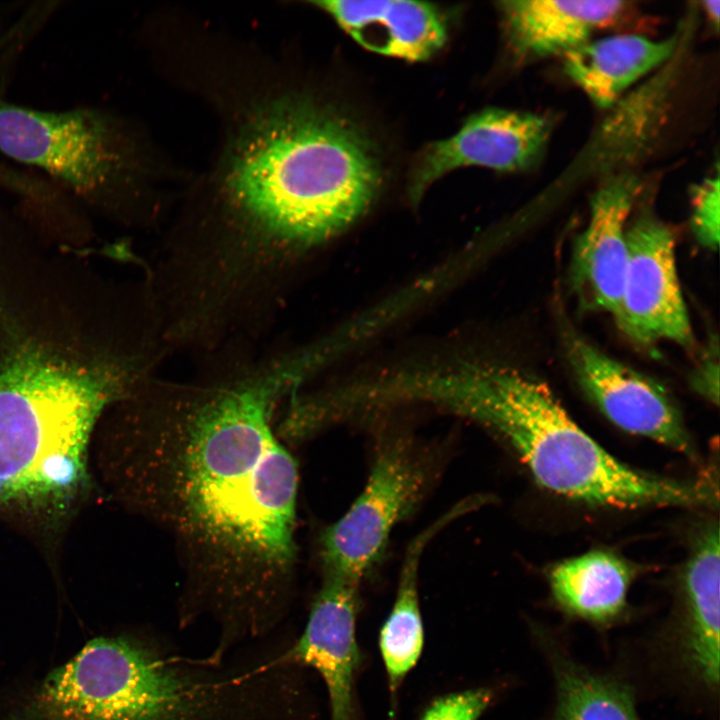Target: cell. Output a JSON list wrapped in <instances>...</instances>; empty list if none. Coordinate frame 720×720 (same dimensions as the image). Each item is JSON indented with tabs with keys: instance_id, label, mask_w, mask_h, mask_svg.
Returning <instances> with one entry per match:
<instances>
[{
	"instance_id": "cell-1",
	"label": "cell",
	"mask_w": 720,
	"mask_h": 720,
	"mask_svg": "<svg viewBox=\"0 0 720 720\" xmlns=\"http://www.w3.org/2000/svg\"><path fill=\"white\" fill-rule=\"evenodd\" d=\"M300 377L278 353L192 383L151 378L98 427L111 493L170 536L180 623L210 617L219 657L271 632L288 605L299 472L273 421Z\"/></svg>"
},
{
	"instance_id": "cell-2",
	"label": "cell",
	"mask_w": 720,
	"mask_h": 720,
	"mask_svg": "<svg viewBox=\"0 0 720 720\" xmlns=\"http://www.w3.org/2000/svg\"><path fill=\"white\" fill-rule=\"evenodd\" d=\"M380 183L376 151L348 117L303 97L269 105L231 155L225 231L184 259L192 287L213 308L243 314L277 291L291 256L358 219Z\"/></svg>"
},
{
	"instance_id": "cell-3",
	"label": "cell",
	"mask_w": 720,
	"mask_h": 720,
	"mask_svg": "<svg viewBox=\"0 0 720 720\" xmlns=\"http://www.w3.org/2000/svg\"><path fill=\"white\" fill-rule=\"evenodd\" d=\"M408 393L486 424L513 447L539 485L560 496L622 509L717 504L711 483L655 477L614 458L571 419L544 383L519 371L472 366L412 376Z\"/></svg>"
},
{
	"instance_id": "cell-4",
	"label": "cell",
	"mask_w": 720,
	"mask_h": 720,
	"mask_svg": "<svg viewBox=\"0 0 720 720\" xmlns=\"http://www.w3.org/2000/svg\"><path fill=\"white\" fill-rule=\"evenodd\" d=\"M111 394L79 383H0V515L44 533L89 488L91 443Z\"/></svg>"
},
{
	"instance_id": "cell-5",
	"label": "cell",
	"mask_w": 720,
	"mask_h": 720,
	"mask_svg": "<svg viewBox=\"0 0 720 720\" xmlns=\"http://www.w3.org/2000/svg\"><path fill=\"white\" fill-rule=\"evenodd\" d=\"M220 693L199 661L130 636L98 637L2 720H216Z\"/></svg>"
},
{
	"instance_id": "cell-6",
	"label": "cell",
	"mask_w": 720,
	"mask_h": 720,
	"mask_svg": "<svg viewBox=\"0 0 720 720\" xmlns=\"http://www.w3.org/2000/svg\"><path fill=\"white\" fill-rule=\"evenodd\" d=\"M0 152L31 168L85 212L124 218L137 158L121 119L95 105L42 109L0 92Z\"/></svg>"
},
{
	"instance_id": "cell-7",
	"label": "cell",
	"mask_w": 720,
	"mask_h": 720,
	"mask_svg": "<svg viewBox=\"0 0 720 720\" xmlns=\"http://www.w3.org/2000/svg\"><path fill=\"white\" fill-rule=\"evenodd\" d=\"M426 479L424 460L408 440L387 443L361 494L320 538L324 576L360 583L383 553L392 528L420 499Z\"/></svg>"
},
{
	"instance_id": "cell-8",
	"label": "cell",
	"mask_w": 720,
	"mask_h": 720,
	"mask_svg": "<svg viewBox=\"0 0 720 720\" xmlns=\"http://www.w3.org/2000/svg\"><path fill=\"white\" fill-rule=\"evenodd\" d=\"M627 263L617 325L634 342L692 348L695 337L680 288L672 230L646 210L627 226Z\"/></svg>"
},
{
	"instance_id": "cell-9",
	"label": "cell",
	"mask_w": 720,
	"mask_h": 720,
	"mask_svg": "<svg viewBox=\"0 0 720 720\" xmlns=\"http://www.w3.org/2000/svg\"><path fill=\"white\" fill-rule=\"evenodd\" d=\"M566 353L582 390L612 423L679 452L694 453L679 411L660 384L577 334L567 335Z\"/></svg>"
},
{
	"instance_id": "cell-10",
	"label": "cell",
	"mask_w": 720,
	"mask_h": 720,
	"mask_svg": "<svg viewBox=\"0 0 720 720\" xmlns=\"http://www.w3.org/2000/svg\"><path fill=\"white\" fill-rule=\"evenodd\" d=\"M552 131L544 115L487 108L470 116L453 136L430 144L417 160L409 181L414 201L452 170L481 166L520 171L542 157Z\"/></svg>"
},
{
	"instance_id": "cell-11",
	"label": "cell",
	"mask_w": 720,
	"mask_h": 720,
	"mask_svg": "<svg viewBox=\"0 0 720 720\" xmlns=\"http://www.w3.org/2000/svg\"><path fill=\"white\" fill-rule=\"evenodd\" d=\"M359 583L324 576L298 639L279 653L295 668L310 667L323 679L329 696L330 720H356L355 675L360 663L356 640Z\"/></svg>"
},
{
	"instance_id": "cell-12",
	"label": "cell",
	"mask_w": 720,
	"mask_h": 720,
	"mask_svg": "<svg viewBox=\"0 0 720 720\" xmlns=\"http://www.w3.org/2000/svg\"><path fill=\"white\" fill-rule=\"evenodd\" d=\"M631 174L613 176L594 193L590 217L577 238L570 267L584 306L620 315L627 263V220L639 192Z\"/></svg>"
},
{
	"instance_id": "cell-13",
	"label": "cell",
	"mask_w": 720,
	"mask_h": 720,
	"mask_svg": "<svg viewBox=\"0 0 720 720\" xmlns=\"http://www.w3.org/2000/svg\"><path fill=\"white\" fill-rule=\"evenodd\" d=\"M369 51L409 61L426 60L447 40L441 9L427 2L333 0L313 2Z\"/></svg>"
},
{
	"instance_id": "cell-14",
	"label": "cell",
	"mask_w": 720,
	"mask_h": 720,
	"mask_svg": "<svg viewBox=\"0 0 720 720\" xmlns=\"http://www.w3.org/2000/svg\"><path fill=\"white\" fill-rule=\"evenodd\" d=\"M619 0H506L498 3L505 36L518 60L564 55L615 23L627 10Z\"/></svg>"
},
{
	"instance_id": "cell-15",
	"label": "cell",
	"mask_w": 720,
	"mask_h": 720,
	"mask_svg": "<svg viewBox=\"0 0 720 720\" xmlns=\"http://www.w3.org/2000/svg\"><path fill=\"white\" fill-rule=\"evenodd\" d=\"M675 37L654 41L615 35L587 41L563 55L567 76L600 108L611 107L634 82L668 61Z\"/></svg>"
},
{
	"instance_id": "cell-16",
	"label": "cell",
	"mask_w": 720,
	"mask_h": 720,
	"mask_svg": "<svg viewBox=\"0 0 720 720\" xmlns=\"http://www.w3.org/2000/svg\"><path fill=\"white\" fill-rule=\"evenodd\" d=\"M719 578V528L715 524L698 539L684 575L688 654L698 676L712 687L719 682Z\"/></svg>"
},
{
	"instance_id": "cell-17",
	"label": "cell",
	"mask_w": 720,
	"mask_h": 720,
	"mask_svg": "<svg viewBox=\"0 0 720 720\" xmlns=\"http://www.w3.org/2000/svg\"><path fill=\"white\" fill-rule=\"evenodd\" d=\"M457 506L419 534L409 545L404 559L396 598L379 634V648L388 678L391 697L395 698L406 675L420 658L424 630L418 597V566L426 543L450 520L462 514Z\"/></svg>"
},
{
	"instance_id": "cell-18",
	"label": "cell",
	"mask_w": 720,
	"mask_h": 720,
	"mask_svg": "<svg viewBox=\"0 0 720 720\" xmlns=\"http://www.w3.org/2000/svg\"><path fill=\"white\" fill-rule=\"evenodd\" d=\"M631 576L628 564L615 554L591 551L556 566L550 584L556 600L569 612L603 622L622 611Z\"/></svg>"
},
{
	"instance_id": "cell-19",
	"label": "cell",
	"mask_w": 720,
	"mask_h": 720,
	"mask_svg": "<svg viewBox=\"0 0 720 720\" xmlns=\"http://www.w3.org/2000/svg\"><path fill=\"white\" fill-rule=\"evenodd\" d=\"M558 700L553 720H639L625 686L573 664L558 665Z\"/></svg>"
},
{
	"instance_id": "cell-20",
	"label": "cell",
	"mask_w": 720,
	"mask_h": 720,
	"mask_svg": "<svg viewBox=\"0 0 720 720\" xmlns=\"http://www.w3.org/2000/svg\"><path fill=\"white\" fill-rule=\"evenodd\" d=\"M691 228L705 248L716 249L720 231L719 176L708 177L691 190Z\"/></svg>"
},
{
	"instance_id": "cell-21",
	"label": "cell",
	"mask_w": 720,
	"mask_h": 720,
	"mask_svg": "<svg viewBox=\"0 0 720 720\" xmlns=\"http://www.w3.org/2000/svg\"><path fill=\"white\" fill-rule=\"evenodd\" d=\"M493 693L488 688H474L435 699L420 720H478L490 705Z\"/></svg>"
},
{
	"instance_id": "cell-22",
	"label": "cell",
	"mask_w": 720,
	"mask_h": 720,
	"mask_svg": "<svg viewBox=\"0 0 720 720\" xmlns=\"http://www.w3.org/2000/svg\"><path fill=\"white\" fill-rule=\"evenodd\" d=\"M718 374V363H714L711 357H707L693 376L696 390L716 403L719 398Z\"/></svg>"
},
{
	"instance_id": "cell-23",
	"label": "cell",
	"mask_w": 720,
	"mask_h": 720,
	"mask_svg": "<svg viewBox=\"0 0 720 720\" xmlns=\"http://www.w3.org/2000/svg\"><path fill=\"white\" fill-rule=\"evenodd\" d=\"M703 8L706 12V16L709 21L715 26L716 30L719 26V13H720V2L719 1H704L702 3Z\"/></svg>"
}]
</instances>
